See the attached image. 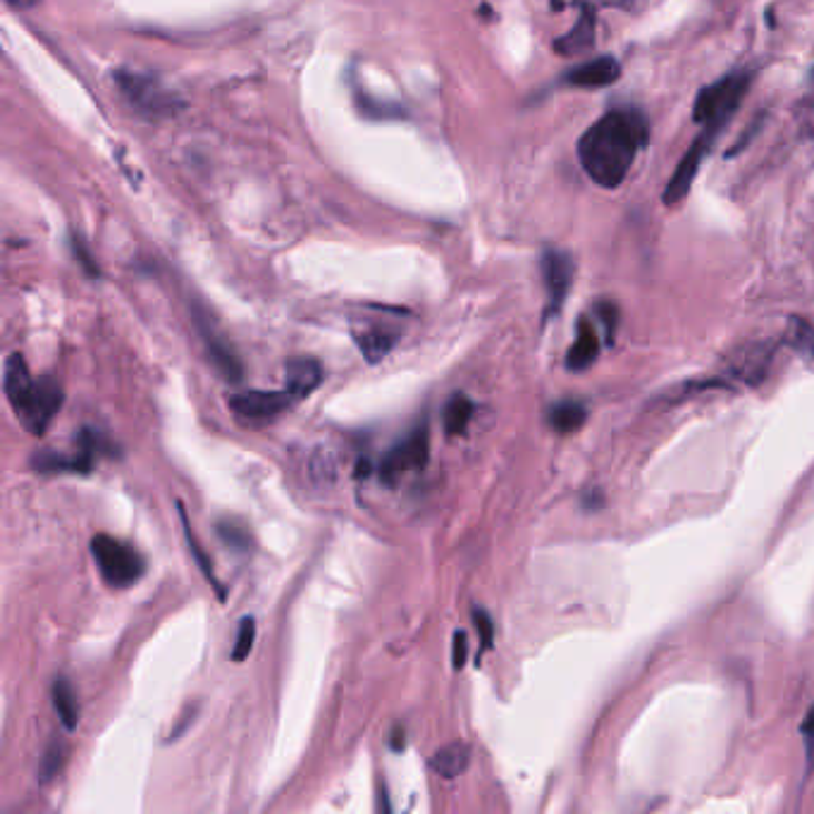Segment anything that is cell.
Segmentation results:
<instances>
[{
	"mask_svg": "<svg viewBox=\"0 0 814 814\" xmlns=\"http://www.w3.org/2000/svg\"><path fill=\"white\" fill-rule=\"evenodd\" d=\"M354 340L361 349V354L365 356L369 363H378L385 359L390 351L396 344V332L388 330V328H378V325H369L361 328L354 332Z\"/></svg>",
	"mask_w": 814,
	"mask_h": 814,
	"instance_id": "2e32d148",
	"label": "cell"
},
{
	"mask_svg": "<svg viewBox=\"0 0 814 814\" xmlns=\"http://www.w3.org/2000/svg\"><path fill=\"white\" fill-rule=\"evenodd\" d=\"M218 535L220 540L225 542L228 547L237 550V552H249V545H251V537H249V531L244 529L242 523H237L232 519H225L218 523Z\"/></svg>",
	"mask_w": 814,
	"mask_h": 814,
	"instance_id": "4316f807",
	"label": "cell"
},
{
	"mask_svg": "<svg viewBox=\"0 0 814 814\" xmlns=\"http://www.w3.org/2000/svg\"><path fill=\"white\" fill-rule=\"evenodd\" d=\"M714 137H716L714 132L702 130V134L691 143L689 153L683 155V161L676 165L672 180H669V184L664 189V203L666 205H674V203H679V201H683L685 197H689V191H691V187L697 178V170H700L702 163H705V158L710 153Z\"/></svg>",
	"mask_w": 814,
	"mask_h": 814,
	"instance_id": "9c48e42d",
	"label": "cell"
},
{
	"mask_svg": "<svg viewBox=\"0 0 814 814\" xmlns=\"http://www.w3.org/2000/svg\"><path fill=\"white\" fill-rule=\"evenodd\" d=\"M750 84H753V72L736 70L722 77L720 82L700 89L693 105V120L702 124V130L720 134L741 108Z\"/></svg>",
	"mask_w": 814,
	"mask_h": 814,
	"instance_id": "7a4b0ae2",
	"label": "cell"
},
{
	"mask_svg": "<svg viewBox=\"0 0 814 814\" xmlns=\"http://www.w3.org/2000/svg\"><path fill=\"white\" fill-rule=\"evenodd\" d=\"M340 461L338 454L328 446H318V450L309 459V478L315 485H330L334 478H338Z\"/></svg>",
	"mask_w": 814,
	"mask_h": 814,
	"instance_id": "7402d4cb",
	"label": "cell"
},
{
	"mask_svg": "<svg viewBox=\"0 0 814 814\" xmlns=\"http://www.w3.org/2000/svg\"><path fill=\"white\" fill-rule=\"evenodd\" d=\"M371 473V461L369 459H361L359 461V464H356V478H365V475H369Z\"/></svg>",
	"mask_w": 814,
	"mask_h": 814,
	"instance_id": "e575fe53",
	"label": "cell"
},
{
	"mask_svg": "<svg viewBox=\"0 0 814 814\" xmlns=\"http://www.w3.org/2000/svg\"><path fill=\"white\" fill-rule=\"evenodd\" d=\"M767 363H770V354H764L760 346H755L750 354H741L736 361H733V373H736L738 378H745L747 382H755L757 378L767 373Z\"/></svg>",
	"mask_w": 814,
	"mask_h": 814,
	"instance_id": "603a6c76",
	"label": "cell"
},
{
	"mask_svg": "<svg viewBox=\"0 0 814 814\" xmlns=\"http://www.w3.org/2000/svg\"><path fill=\"white\" fill-rule=\"evenodd\" d=\"M573 270H576V265H573V259L566 251L547 249L542 253V280H545L547 290V311H545L547 318L556 315L559 309L564 306L573 282Z\"/></svg>",
	"mask_w": 814,
	"mask_h": 814,
	"instance_id": "ba28073f",
	"label": "cell"
},
{
	"mask_svg": "<svg viewBox=\"0 0 814 814\" xmlns=\"http://www.w3.org/2000/svg\"><path fill=\"white\" fill-rule=\"evenodd\" d=\"M473 624H475L478 635H481L483 650H490L492 641H494V624H492L490 614L485 610H473Z\"/></svg>",
	"mask_w": 814,
	"mask_h": 814,
	"instance_id": "f1b7e54d",
	"label": "cell"
},
{
	"mask_svg": "<svg viewBox=\"0 0 814 814\" xmlns=\"http://www.w3.org/2000/svg\"><path fill=\"white\" fill-rule=\"evenodd\" d=\"M600 356V338L595 325L587 321V318H581L579 321V330H576V342L569 349L566 356V369L569 371H585L593 365Z\"/></svg>",
	"mask_w": 814,
	"mask_h": 814,
	"instance_id": "5bb4252c",
	"label": "cell"
},
{
	"mask_svg": "<svg viewBox=\"0 0 814 814\" xmlns=\"http://www.w3.org/2000/svg\"><path fill=\"white\" fill-rule=\"evenodd\" d=\"M587 419V409L581 402H573V399H566V402H559L550 409V425L562 435H571L585 423Z\"/></svg>",
	"mask_w": 814,
	"mask_h": 814,
	"instance_id": "ffe728a7",
	"label": "cell"
},
{
	"mask_svg": "<svg viewBox=\"0 0 814 814\" xmlns=\"http://www.w3.org/2000/svg\"><path fill=\"white\" fill-rule=\"evenodd\" d=\"M428 454H430V435H428V425H419L411 430V435L404 438L399 444H394L392 450L385 454V459L380 461V481L394 485L399 478H402L409 469H425L428 464Z\"/></svg>",
	"mask_w": 814,
	"mask_h": 814,
	"instance_id": "5b68a950",
	"label": "cell"
},
{
	"mask_svg": "<svg viewBox=\"0 0 814 814\" xmlns=\"http://www.w3.org/2000/svg\"><path fill=\"white\" fill-rule=\"evenodd\" d=\"M180 514H182V521H184V533H187L189 550H191V554H194V559H197V564H199V569H201V571L205 573V579H209V581L213 583V587L218 590V595H220V597H225V590H222V587H220V581L215 579L213 562H211V559H209V556H205V554H203V550H201V545H199V540H197L194 531H191V523H189V519H187V512H184V506H182V504H180Z\"/></svg>",
	"mask_w": 814,
	"mask_h": 814,
	"instance_id": "cb8c5ba5",
	"label": "cell"
},
{
	"mask_svg": "<svg viewBox=\"0 0 814 814\" xmlns=\"http://www.w3.org/2000/svg\"><path fill=\"white\" fill-rule=\"evenodd\" d=\"M53 707L60 716L62 726L68 731H74L79 724V705H77V695L72 691V685L68 679H56L53 683Z\"/></svg>",
	"mask_w": 814,
	"mask_h": 814,
	"instance_id": "44dd1931",
	"label": "cell"
},
{
	"mask_svg": "<svg viewBox=\"0 0 814 814\" xmlns=\"http://www.w3.org/2000/svg\"><path fill=\"white\" fill-rule=\"evenodd\" d=\"M253 641H257V621H253L251 616H247V619L239 621L234 647H232V660L244 662L251 654V650H253Z\"/></svg>",
	"mask_w": 814,
	"mask_h": 814,
	"instance_id": "484cf974",
	"label": "cell"
},
{
	"mask_svg": "<svg viewBox=\"0 0 814 814\" xmlns=\"http://www.w3.org/2000/svg\"><path fill=\"white\" fill-rule=\"evenodd\" d=\"M6 3L12 10H31V8H37L41 3V0H6Z\"/></svg>",
	"mask_w": 814,
	"mask_h": 814,
	"instance_id": "836d02e7",
	"label": "cell"
},
{
	"mask_svg": "<svg viewBox=\"0 0 814 814\" xmlns=\"http://www.w3.org/2000/svg\"><path fill=\"white\" fill-rule=\"evenodd\" d=\"M203 340H205V346H209V356L215 363V369L232 382L242 380L244 365L232 351V346L228 342H222L220 338H215V334L209 332L205 328H203Z\"/></svg>",
	"mask_w": 814,
	"mask_h": 814,
	"instance_id": "e0dca14e",
	"label": "cell"
},
{
	"mask_svg": "<svg viewBox=\"0 0 814 814\" xmlns=\"http://www.w3.org/2000/svg\"><path fill=\"white\" fill-rule=\"evenodd\" d=\"M621 74V66L612 58H595L590 62H583V66L571 68L569 72H564V84L569 87H581V89H600V87H610L614 84Z\"/></svg>",
	"mask_w": 814,
	"mask_h": 814,
	"instance_id": "30bf717a",
	"label": "cell"
},
{
	"mask_svg": "<svg viewBox=\"0 0 814 814\" xmlns=\"http://www.w3.org/2000/svg\"><path fill=\"white\" fill-rule=\"evenodd\" d=\"M294 404V396L282 390V392H263V390H249L242 394L230 396V409L234 416L249 423H265L278 419L284 409Z\"/></svg>",
	"mask_w": 814,
	"mask_h": 814,
	"instance_id": "52a82bcc",
	"label": "cell"
},
{
	"mask_svg": "<svg viewBox=\"0 0 814 814\" xmlns=\"http://www.w3.org/2000/svg\"><path fill=\"white\" fill-rule=\"evenodd\" d=\"M466 657H469V637L464 631H459L454 635V647H452V662H454V669H461L466 664Z\"/></svg>",
	"mask_w": 814,
	"mask_h": 814,
	"instance_id": "1f68e13d",
	"label": "cell"
},
{
	"mask_svg": "<svg viewBox=\"0 0 814 814\" xmlns=\"http://www.w3.org/2000/svg\"><path fill=\"white\" fill-rule=\"evenodd\" d=\"M469 762H471V747L466 743H450L435 753L433 770L442 778H456L466 772Z\"/></svg>",
	"mask_w": 814,
	"mask_h": 814,
	"instance_id": "ac0fdd59",
	"label": "cell"
},
{
	"mask_svg": "<svg viewBox=\"0 0 814 814\" xmlns=\"http://www.w3.org/2000/svg\"><path fill=\"white\" fill-rule=\"evenodd\" d=\"M593 43H595V10L590 6H585L576 27H573L569 34L559 37L554 48L562 56H581V53L590 51Z\"/></svg>",
	"mask_w": 814,
	"mask_h": 814,
	"instance_id": "9a60e30c",
	"label": "cell"
},
{
	"mask_svg": "<svg viewBox=\"0 0 814 814\" xmlns=\"http://www.w3.org/2000/svg\"><path fill=\"white\" fill-rule=\"evenodd\" d=\"M31 469L43 475H56V473H74V475H87L93 469V452L84 450L79 454H62V452H39L31 456Z\"/></svg>",
	"mask_w": 814,
	"mask_h": 814,
	"instance_id": "7c38bea8",
	"label": "cell"
},
{
	"mask_svg": "<svg viewBox=\"0 0 814 814\" xmlns=\"http://www.w3.org/2000/svg\"><path fill=\"white\" fill-rule=\"evenodd\" d=\"M788 340H791L793 349H797L801 354L814 359V328L812 325L801 321V318H793L791 328H788Z\"/></svg>",
	"mask_w": 814,
	"mask_h": 814,
	"instance_id": "83f0119b",
	"label": "cell"
},
{
	"mask_svg": "<svg viewBox=\"0 0 814 814\" xmlns=\"http://www.w3.org/2000/svg\"><path fill=\"white\" fill-rule=\"evenodd\" d=\"M115 82L127 101L132 103L137 113L147 118H172L184 105L178 93H172L161 84V79L139 72H118Z\"/></svg>",
	"mask_w": 814,
	"mask_h": 814,
	"instance_id": "277c9868",
	"label": "cell"
},
{
	"mask_svg": "<svg viewBox=\"0 0 814 814\" xmlns=\"http://www.w3.org/2000/svg\"><path fill=\"white\" fill-rule=\"evenodd\" d=\"M647 137L650 124L641 110H610L579 139V161L595 184L616 189L631 172L635 155L645 149Z\"/></svg>",
	"mask_w": 814,
	"mask_h": 814,
	"instance_id": "6da1fadb",
	"label": "cell"
},
{
	"mask_svg": "<svg viewBox=\"0 0 814 814\" xmlns=\"http://www.w3.org/2000/svg\"><path fill=\"white\" fill-rule=\"evenodd\" d=\"M801 733H803V738H805L807 757L812 760V757H814V707L807 712L805 722H803V726H801Z\"/></svg>",
	"mask_w": 814,
	"mask_h": 814,
	"instance_id": "d6a6232c",
	"label": "cell"
},
{
	"mask_svg": "<svg viewBox=\"0 0 814 814\" xmlns=\"http://www.w3.org/2000/svg\"><path fill=\"white\" fill-rule=\"evenodd\" d=\"M597 313H600V321L604 323V338L606 342H612L616 323H619V309L610 301H602L597 303Z\"/></svg>",
	"mask_w": 814,
	"mask_h": 814,
	"instance_id": "f546056e",
	"label": "cell"
},
{
	"mask_svg": "<svg viewBox=\"0 0 814 814\" xmlns=\"http://www.w3.org/2000/svg\"><path fill=\"white\" fill-rule=\"evenodd\" d=\"M473 419V402L466 394H454L444 406L442 413V425L446 435H464L466 428Z\"/></svg>",
	"mask_w": 814,
	"mask_h": 814,
	"instance_id": "d6986e66",
	"label": "cell"
},
{
	"mask_svg": "<svg viewBox=\"0 0 814 814\" xmlns=\"http://www.w3.org/2000/svg\"><path fill=\"white\" fill-rule=\"evenodd\" d=\"M284 373H287V392L294 396V402L321 388V382L325 378L321 363L313 359H294L287 363Z\"/></svg>",
	"mask_w": 814,
	"mask_h": 814,
	"instance_id": "4fadbf2b",
	"label": "cell"
},
{
	"mask_svg": "<svg viewBox=\"0 0 814 814\" xmlns=\"http://www.w3.org/2000/svg\"><path fill=\"white\" fill-rule=\"evenodd\" d=\"M72 251H74V259L79 261V265H82L91 278L99 275V265L91 261V257L87 253V247L82 244V239H79V237H72Z\"/></svg>",
	"mask_w": 814,
	"mask_h": 814,
	"instance_id": "4dcf8cb0",
	"label": "cell"
},
{
	"mask_svg": "<svg viewBox=\"0 0 814 814\" xmlns=\"http://www.w3.org/2000/svg\"><path fill=\"white\" fill-rule=\"evenodd\" d=\"M91 554L103 581L113 587H130L147 573V559L127 542L110 535H96L91 540Z\"/></svg>",
	"mask_w": 814,
	"mask_h": 814,
	"instance_id": "3957f363",
	"label": "cell"
},
{
	"mask_svg": "<svg viewBox=\"0 0 814 814\" xmlns=\"http://www.w3.org/2000/svg\"><path fill=\"white\" fill-rule=\"evenodd\" d=\"M34 388H37V382L31 380L24 356L14 351V354L6 359V365H3V392L8 396L10 406L14 409V413H18L29 402V396L31 392H34Z\"/></svg>",
	"mask_w": 814,
	"mask_h": 814,
	"instance_id": "8fae6325",
	"label": "cell"
},
{
	"mask_svg": "<svg viewBox=\"0 0 814 814\" xmlns=\"http://www.w3.org/2000/svg\"><path fill=\"white\" fill-rule=\"evenodd\" d=\"M60 406H62V388L53 378H43L37 382L29 402L18 411V419L31 435H43L48 425L53 423Z\"/></svg>",
	"mask_w": 814,
	"mask_h": 814,
	"instance_id": "8992f818",
	"label": "cell"
},
{
	"mask_svg": "<svg viewBox=\"0 0 814 814\" xmlns=\"http://www.w3.org/2000/svg\"><path fill=\"white\" fill-rule=\"evenodd\" d=\"M66 757H68V747L62 741H53L51 745H48L43 750V757H41V764H39V781H43V784H48V781H53L62 764H66Z\"/></svg>",
	"mask_w": 814,
	"mask_h": 814,
	"instance_id": "d4e9b609",
	"label": "cell"
}]
</instances>
